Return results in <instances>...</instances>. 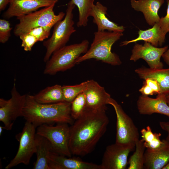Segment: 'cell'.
<instances>
[{"instance_id": "cell-20", "label": "cell", "mask_w": 169, "mask_h": 169, "mask_svg": "<svg viewBox=\"0 0 169 169\" xmlns=\"http://www.w3.org/2000/svg\"><path fill=\"white\" fill-rule=\"evenodd\" d=\"M138 34L137 38L122 42L120 45H126L131 43L142 40L150 43L155 47L161 46L165 42L166 34L162 30L158 23L155 24L151 28L145 30L140 29Z\"/></svg>"}, {"instance_id": "cell-14", "label": "cell", "mask_w": 169, "mask_h": 169, "mask_svg": "<svg viewBox=\"0 0 169 169\" xmlns=\"http://www.w3.org/2000/svg\"><path fill=\"white\" fill-rule=\"evenodd\" d=\"M87 83V87L84 91L86 101L85 109L106 110V105L111 98L110 95L94 80H88Z\"/></svg>"}, {"instance_id": "cell-6", "label": "cell", "mask_w": 169, "mask_h": 169, "mask_svg": "<svg viewBox=\"0 0 169 169\" xmlns=\"http://www.w3.org/2000/svg\"><path fill=\"white\" fill-rule=\"evenodd\" d=\"M55 4H54L39 10L17 17L19 21L14 29V34L19 37L36 27L48 26L54 27L56 23L62 20L65 15L63 12L55 14L53 10Z\"/></svg>"}, {"instance_id": "cell-28", "label": "cell", "mask_w": 169, "mask_h": 169, "mask_svg": "<svg viewBox=\"0 0 169 169\" xmlns=\"http://www.w3.org/2000/svg\"><path fill=\"white\" fill-rule=\"evenodd\" d=\"M85 96L84 92L78 95L71 102V115L75 120L82 114L86 108Z\"/></svg>"}, {"instance_id": "cell-23", "label": "cell", "mask_w": 169, "mask_h": 169, "mask_svg": "<svg viewBox=\"0 0 169 169\" xmlns=\"http://www.w3.org/2000/svg\"><path fill=\"white\" fill-rule=\"evenodd\" d=\"M35 101L43 104L64 102L62 86L59 84L48 87L33 96Z\"/></svg>"}, {"instance_id": "cell-32", "label": "cell", "mask_w": 169, "mask_h": 169, "mask_svg": "<svg viewBox=\"0 0 169 169\" xmlns=\"http://www.w3.org/2000/svg\"><path fill=\"white\" fill-rule=\"evenodd\" d=\"M19 37L22 41L21 47L26 51H31L34 44L38 42L35 37L28 33L22 34Z\"/></svg>"}, {"instance_id": "cell-2", "label": "cell", "mask_w": 169, "mask_h": 169, "mask_svg": "<svg viewBox=\"0 0 169 169\" xmlns=\"http://www.w3.org/2000/svg\"><path fill=\"white\" fill-rule=\"evenodd\" d=\"M71 102L51 104L37 102L33 95H26L22 117L37 127L43 124L65 123L71 125L74 120L71 115Z\"/></svg>"}, {"instance_id": "cell-19", "label": "cell", "mask_w": 169, "mask_h": 169, "mask_svg": "<svg viewBox=\"0 0 169 169\" xmlns=\"http://www.w3.org/2000/svg\"><path fill=\"white\" fill-rule=\"evenodd\" d=\"M107 8L100 2H97L93 6L90 16L93 18V22L97 27L98 31H104L122 33L125 30L123 26H119L110 20L106 16Z\"/></svg>"}, {"instance_id": "cell-37", "label": "cell", "mask_w": 169, "mask_h": 169, "mask_svg": "<svg viewBox=\"0 0 169 169\" xmlns=\"http://www.w3.org/2000/svg\"><path fill=\"white\" fill-rule=\"evenodd\" d=\"M165 94V95L167 104L169 106V92Z\"/></svg>"}, {"instance_id": "cell-26", "label": "cell", "mask_w": 169, "mask_h": 169, "mask_svg": "<svg viewBox=\"0 0 169 169\" xmlns=\"http://www.w3.org/2000/svg\"><path fill=\"white\" fill-rule=\"evenodd\" d=\"M135 150L128 160V169L144 168V153L146 148L143 141L138 140L135 145Z\"/></svg>"}, {"instance_id": "cell-18", "label": "cell", "mask_w": 169, "mask_h": 169, "mask_svg": "<svg viewBox=\"0 0 169 169\" xmlns=\"http://www.w3.org/2000/svg\"><path fill=\"white\" fill-rule=\"evenodd\" d=\"M164 2V0H131V7L143 13L147 23L153 26L159 22L158 11Z\"/></svg>"}, {"instance_id": "cell-21", "label": "cell", "mask_w": 169, "mask_h": 169, "mask_svg": "<svg viewBox=\"0 0 169 169\" xmlns=\"http://www.w3.org/2000/svg\"><path fill=\"white\" fill-rule=\"evenodd\" d=\"M135 72L141 79L151 78L156 80L159 85L161 93L169 92V68L155 69L142 67L136 69Z\"/></svg>"}, {"instance_id": "cell-24", "label": "cell", "mask_w": 169, "mask_h": 169, "mask_svg": "<svg viewBox=\"0 0 169 169\" xmlns=\"http://www.w3.org/2000/svg\"><path fill=\"white\" fill-rule=\"evenodd\" d=\"M140 132L141 139L143 141L146 148L156 150L160 148L163 145V140H161L160 139L161 134L153 132L150 126H148L146 128L142 129Z\"/></svg>"}, {"instance_id": "cell-3", "label": "cell", "mask_w": 169, "mask_h": 169, "mask_svg": "<svg viewBox=\"0 0 169 169\" xmlns=\"http://www.w3.org/2000/svg\"><path fill=\"white\" fill-rule=\"evenodd\" d=\"M94 34L89 49L77 59L76 64L94 59L112 65H120L121 61L119 57L111 49L113 44L123 36L122 33L97 31Z\"/></svg>"}, {"instance_id": "cell-36", "label": "cell", "mask_w": 169, "mask_h": 169, "mask_svg": "<svg viewBox=\"0 0 169 169\" xmlns=\"http://www.w3.org/2000/svg\"><path fill=\"white\" fill-rule=\"evenodd\" d=\"M162 57L166 64L169 66V47L163 54Z\"/></svg>"}, {"instance_id": "cell-38", "label": "cell", "mask_w": 169, "mask_h": 169, "mask_svg": "<svg viewBox=\"0 0 169 169\" xmlns=\"http://www.w3.org/2000/svg\"><path fill=\"white\" fill-rule=\"evenodd\" d=\"M162 169H169V161L166 165L163 167Z\"/></svg>"}, {"instance_id": "cell-16", "label": "cell", "mask_w": 169, "mask_h": 169, "mask_svg": "<svg viewBox=\"0 0 169 169\" xmlns=\"http://www.w3.org/2000/svg\"><path fill=\"white\" fill-rule=\"evenodd\" d=\"M137 106L139 112L141 115L158 113L169 117V106L165 94H158L155 98L141 95L137 101Z\"/></svg>"}, {"instance_id": "cell-1", "label": "cell", "mask_w": 169, "mask_h": 169, "mask_svg": "<svg viewBox=\"0 0 169 169\" xmlns=\"http://www.w3.org/2000/svg\"><path fill=\"white\" fill-rule=\"evenodd\" d=\"M106 111L85 109L69 126V146L72 155L84 156L94 150L109 123Z\"/></svg>"}, {"instance_id": "cell-33", "label": "cell", "mask_w": 169, "mask_h": 169, "mask_svg": "<svg viewBox=\"0 0 169 169\" xmlns=\"http://www.w3.org/2000/svg\"><path fill=\"white\" fill-rule=\"evenodd\" d=\"M167 8L166 14L164 17L160 18L158 23L160 26L166 34L169 32V0H167Z\"/></svg>"}, {"instance_id": "cell-9", "label": "cell", "mask_w": 169, "mask_h": 169, "mask_svg": "<svg viewBox=\"0 0 169 169\" xmlns=\"http://www.w3.org/2000/svg\"><path fill=\"white\" fill-rule=\"evenodd\" d=\"M37 127L31 123L26 121L22 131L17 134L16 139L19 142L17 152L5 169H9L20 164H29L31 157L35 153V136Z\"/></svg>"}, {"instance_id": "cell-4", "label": "cell", "mask_w": 169, "mask_h": 169, "mask_svg": "<svg viewBox=\"0 0 169 169\" xmlns=\"http://www.w3.org/2000/svg\"><path fill=\"white\" fill-rule=\"evenodd\" d=\"M89 45L88 41L85 39L79 43L65 45L56 51L46 62L44 74L53 75L70 69L76 64L81 54L87 52Z\"/></svg>"}, {"instance_id": "cell-13", "label": "cell", "mask_w": 169, "mask_h": 169, "mask_svg": "<svg viewBox=\"0 0 169 169\" xmlns=\"http://www.w3.org/2000/svg\"><path fill=\"white\" fill-rule=\"evenodd\" d=\"M59 0H10L9 6L3 17L9 19L22 16L38 9L55 4Z\"/></svg>"}, {"instance_id": "cell-12", "label": "cell", "mask_w": 169, "mask_h": 169, "mask_svg": "<svg viewBox=\"0 0 169 169\" xmlns=\"http://www.w3.org/2000/svg\"><path fill=\"white\" fill-rule=\"evenodd\" d=\"M168 48V46L158 48L147 42H145L143 45L136 43L132 50L130 60L136 62L142 59L146 61L150 68L162 69L163 64L160 61L161 58Z\"/></svg>"}, {"instance_id": "cell-5", "label": "cell", "mask_w": 169, "mask_h": 169, "mask_svg": "<svg viewBox=\"0 0 169 169\" xmlns=\"http://www.w3.org/2000/svg\"><path fill=\"white\" fill-rule=\"evenodd\" d=\"M75 7L71 1L69 3L64 19L55 24L51 36L43 42V45L46 49L44 58L45 62L54 52L65 46L71 35L75 32L73 13Z\"/></svg>"}, {"instance_id": "cell-8", "label": "cell", "mask_w": 169, "mask_h": 169, "mask_svg": "<svg viewBox=\"0 0 169 169\" xmlns=\"http://www.w3.org/2000/svg\"><path fill=\"white\" fill-rule=\"evenodd\" d=\"M68 124L56 125L44 124L38 126L36 133L44 137L50 142L53 151L67 157L72 155L69 146V126Z\"/></svg>"}, {"instance_id": "cell-30", "label": "cell", "mask_w": 169, "mask_h": 169, "mask_svg": "<svg viewBox=\"0 0 169 169\" xmlns=\"http://www.w3.org/2000/svg\"><path fill=\"white\" fill-rule=\"evenodd\" d=\"M53 26H48L34 28L28 33L35 37L38 41H43L48 38L50 35V30Z\"/></svg>"}, {"instance_id": "cell-35", "label": "cell", "mask_w": 169, "mask_h": 169, "mask_svg": "<svg viewBox=\"0 0 169 169\" xmlns=\"http://www.w3.org/2000/svg\"><path fill=\"white\" fill-rule=\"evenodd\" d=\"M10 0H0V11L4 10L7 5L9 3Z\"/></svg>"}, {"instance_id": "cell-25", "label": "cell", "mask_w": 169, "mask_h": 169, "mask_svg": "<svg viewBox=\"0 0 169 169\" xmlns=\"http://www.w3.org/2000/svg\"><path fill=\"white\" fill-rule=\"evenodd\" d=\"M71 2L78 8L79 12L78 27L87 25L88 18L90 16L94 0H71Z\"/></svg>"}, {"instance_id": "cell-10", "label": "cell", "mask_w": 169, "mask_h": 169, "mask_svg": "<svg viewBox=\"0 0 169 169\" xmlns=\"http://www.w3.org/2000/svg\"><path fill=\"white\" fill-rule=\"evenodd\" d=\"M9 100L0 99V121L4 124V129L10 130L14 122L19 117L22 116L26 95H21L17 91L14 83Z\"/></svg>"}, {"instance_id": "cell-17", "label": "cell", "mask_w": 169, "mask_h": 169, "mask_svg": "<svg viewBox=\"0 0 169 169\" xmlns=\"http://www.w3.org/2000/svg\"><path fill=\"white\" fill-rule=\"evenodd\" d=\"M160 148L156 150L146 149L144 153V168L161 169L169 161V142L165 139Z\"/></svg>"}, {"instance_id": "cell-31", "label": "cell", "mask_w": 169, "mask_h": 169, "mask_svg": "<svg viewBox=\"0 0 169 169\" xmlns=\"http://www.w3.org/2000/svg\"><path fill=\"white\" fill-rule=\"evenodd\" d=\"M9 21L4 19H0V42L6 43L11 36L12 29Z\"/></svg>"}, {"instance_id": "cell-39", "label": "cell", "mask_w": 169, "mask_h": 169, "mask_svg": "<svg viewBox=\"0 0 169 169\" xmlns=\"http://www.w3.org/2000/svg\"><path fill=\"white\" fill-rule=\"evenodd\" d=\"M4 129L3 126H0V135H1L3 130Z\"/></svg>"}, {"instance_id": "cell-7", "label": "cell", "mask_w": 169, "mask_h": 169, "mask_svg": "<svg viewBox=\"0 0 169 169\" xmlns=\"http://www.w3.org/2000/svg\"><path fill=\"white\" fill-rule=\"evenodd\" d=\"M108 104L113 107L116 116L115 143L122 146L135 148L136 141L139 139L138 128L132 119L115 100L111 98Z\"/></svg>"}, {"instance_id": "cell-29", "label": "cell", "mask_w": 169, "mask_h": 169, "mask_svg": "<svg viewBox=\"0 0 169 169\" xmlns=\"http://www.w3.org/2000/svg\"><path fill=\"white\" fill-rule=\"evenodd\" d=\"M144 80L143 85L139 90L142 95L148 96L161 93L159 85L156 80L148 78Z\"/></svg>"}, {"instance_id": "cell-22", "label": "cell", "mask_w": 169, "mask_h": 169, "mask_svg": "<svg viewBox=\"0 0 169 169\" xmlns=\"http://www.w3.org/2000/svg\"><path fill=\"white\" fill-rule=\"evenodd\" d=\"M35 140L37 159L33 169H50L48 156L52 151L51 144L47 139L36 133Z\"/></svg>"}, {"instance_id": "cell-34", "label": "cell", "mask_w": 169, "mask_h": 169, "mask_svg": "<svg viewBox=\"0 0 169 169\" xmlns=\"http://www.w3.org/2000/svg\"><path fill=\"white\" fill-rule=\"evenodd\" d=\"M159 125L161 128L167 132V135L165 140L169 142V122L161 121Z\"/></svg>"}, {"instance_id": "cell-27", "label": "cell", "mask_w": 169, "mask_h": 169, "mask_svg": "<svg viewBox=\"0 0 169 169\" xmlns=\"http://www.w3.org/2000/svg\"><path fill=\"white\" fill-rule=\"evenodd\" d=\"M87 83L86 81L78 84L62 86L64 101L71 103L78 95L84 91Z\"/></svg>"}, {"instance_id": "cell-11", "label": "cell", "mask_w": 169, "mask_h": 169, "mask_svg": "<svg viewBox=\"0 0 169 169\" xmlns=\"http://www.w3.org/2000/svg\"><path fill=\"white\" fill-rule=\"evenodd\" d=\"M135 148L121 146L115 143L108 146L104 151L100 165L101 169H125L128 158Z\"/></svg>"}, {"instance_id": "cell-15", "label": "cell", "mask_w": 169, "mask_h": 169, "mask_svg": "<svg viewBox=\"0 0 169 169\" xmlns=\"http://www.w3.org/2000/svg\"><path fill=\"white\" fill-rule=\"evenodd\" d=\"M50 169H101L100 165L67 157L51 151L48 156Z\"/></svg>"}]
</instances>
